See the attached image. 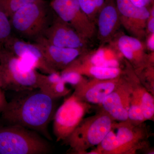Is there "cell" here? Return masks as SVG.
<instances>
[{
    "label": "cell",
    "instance_id": "obj_27",
    "mask_svg": "<svg viewBox=\"0 0 154 154\" xmlns=\"http://www.w3.org/2000/svg\"><path fill=\"white\" fill-rule=\"evenodd\" d=\"M147 49L151 52L154 51V33H149L146 44Z\"/></svg>",
    "mask_w": 154,
    "mask_h": 154
},
{
    "label": "cell",
    "instance_id": "obj_21",
    "mask_svg": "<svg viewBox=\"0 0 154 154\" xmlns=\"http://www.w3.org/2000/svg\"><path fill=\"white\" fill-rule=\"evenodd\" d=\"M128 120L136 125L142 124L146 121L142 110L140 100L133 88Z\"/></svg>",
    "mask_w": 154,
    "mask_h": 154
},
{
    "label": "cell",
    "instance_id": "obj_1",
    "mask_svg": "<svg viewBox=\"0 0 154 154\" xmlns=\"http://www.w3.org/2000/svg\"><path fill=\"white\" fill-rule=\"evenodd\" d=\"M16 93L1 113L2 119L9 125L34 131L51 140L48 125L56 111L55 99L38 89Z\"/></svg>",
    "mask_w": 154,
    "mask_h": 154
},
{
    "label": "cell",
    "instance_id": "obj_12",
    "mask_svg": "<svg viewBox=\"0 0 154 154\" xmlns=\"http://www.w3.org/2000/svg\"><path fill=\"white\" fill-rule=\"evenodd\" d=\"M42 37L50 44L58 47L89 50L90 40L82 37L56 14L52 23Z\"/></svg>",
    "mask_w": 154,
    "mask_h": 154
},
{
    "label": "cell",
    "instance_id": "obj_6",
    "mask_svg": "<svg viewBox=\"0 0 154 154\" xmlns=\"http://www.w3.org/2000/svg\"><path fill=\"white\" fill-rule=\"evenodd\" d=\"M114 122L102 108L95 115L83 119L66 140L77 153L85 154L87 150L101 143Z\"/></svg>",
    "mask_w": 154,
    "mask_h": 154
},
{
    "label": "cell",
    "instance_id": "obj_24",
    "mask_svg": "<svg viewBox=\"0 0 154 154\" xmlns=\"http://www.w3.org/2000/svg\"><path fill=\"white\" fill-rule=\"evenodd\" d=\"M60 74L62 79L66 84H70L74 87L85 79L82 75L73 71L63 69Z\"/></svg>",
    "mask_w": 154,
    "mask_h": 154
},
{
    "label": "cell",
    "instance_id": "obj_2",
    "mask_svg": "<svg viewBox=\"0 0 154 154\" xmlns=\"http://www.w3.org/2000/svg\"><path fill=\"white\" fill-rule=\"evenodd\" d=\"M55 15L47 0L29 3L16 11L9 19L12 33L25 41L34 42L43 37Z\"/></svg>",
    "mask_w": 154,
    "mask_h": 154
},
{
    "label": "cell",
    "instance_id": "obj_25",
    "mask_svg": "<svg viewBox=\"0 0 154 154\" xmlns=\"http://www.w3.org/2000/svg\"><path fill=\"white\" fill-rule=\"evenodd\" d=\"M80 8L92 22H96L98 12L93 0H78Z\"/></svg>",
    "mask_w": 154,
    "mask_h": 154
},
{
    "label": "cell",
    "instance_id": "obj_8",
    "mask_svg": "<svg viewBox=\"0 0 154 154\" xmlns=\"http://www.w3.org/2000/svg\"><path fill=\"white\" fill-rule=\"evenodd\" d=\"M57 16L73 28L83 38L91 40L96 35L95 23L82 11L78 0H49Z\"/></svg>",
    "mask_w": 154,
    "mask_h": 154
},
{
    "label": "cell",
    "instance_id": "obj_18",
    "mask_svg": "<svg viewBox=\"0 0 154 154\" xmlns=\"http://www.w3.org/2000/svg\"><path fill=\"white\" fill-rule=\"evenodd\" d=\"M64 69L77 72L83 76L100 80L111 79L124 74L120 67H107L96 66L83 63L76 59Z\"/></svg>",
    "mask_w": 154,
    "mask_h": 154
},
{
    "label": "cell",
    "instance_id": "obj_31",
    "mask_svg": "<svg viewBox=\"0 0 154 154\" xmlns=\"http://www.w3.org/2000/svg\"><path fill=\"white\" fill-rule=\"evenodd\" d=\"M151 1L152 4V2L154 3V0H151Z\"/></svg>",
    "mask_w": 154,
    "mask_h": 154
},
{
    "label": "cell",
    "instance_id": "obj_3",
    "mask_svg": "<svg viewBox=\"0 0 154 154\" xmlns=\"http://www.w3.org/2000/svg\"><path fill=\"white\" fill-rule=\"evenodd\" d=\"M143 123L136 125L127 120L115 122L94 154H132L146 145L147 132Z\"/></svg>",
    "mask_w": 154,
    "mask_h": 154
},
{
    "label": "cell",
    "instance_id": "obj_15",
    "mask_svg": "<svg viewBox=\"0 0 154 154\" xmlns=\"http://www.w3.org/2000/svg\"><path fill=\"white\" fill-rule=\"evenodd\" d=\"M33 42L41 50L48 64L56 72L63 70L80 56L90 51L54 46L42 37Z\"/></svg>",
    "mask_w": 154,
    "mask_h": 154
},
{
    "label": "cell",
    "instance_id": "obj_32",
    "mask_svg": "<svg viewBox=\"0 0 154 154\" xmlns=\"http://www.w3.org/2000/svg\"><path fill=\"white\" fill-rule=\"evenodd\" d=\"M47 1H49V0H47Z\"/></svg>",
    "mask_w": 154,
    "mask_h": 154
},
{
    "label": "cell",
    "instance_id": "obj_26",
    "mask_svg": "<svg viewBox=\"0 0 154 154\" xmlns=\"http://www.w3.org/2000/svg\"><path fill=\"white\" fill-rule=\"evenodd\" d=\"M150 16L148 19L146 25L147 34L154 33V4L149 9Z\"/></svg>",
    "mask_w": 154,
    "mask_h": 154
},
{
    "label": "cell",
    "instance_id": "obj_11",
    "mask_svg": "<svg viewBox=\"0 0 154 154\" xmlns=\"http://www.w3.org/2000/svg\"><path fill=\"white\" fill-rule=\"evenodd\" d=\"M130 71V68L127 66L125 72L128 77H124L121 83L104 99L100 105L115 121H125L128 119L133 91Z\"/></svg>",
    "mask_w": 154,
    "mask_h": 154
},
{
    "label": "cell",
    "instance_id": "obj_5",
    "mask_svg": "<svg viewBox=\"0 0 154 154\" xmlns=\"http://www.w3.org/2000/svg\"><path fill=\"white\" fill-rule=\"evenodd\" d=\"M52 148L38 133L16 125L0 127V154H47Z\"/></svg>",
    "mask_w": 154,
    "mask_h": 154
},
{
    "label": "cell",
    "instance_id": "obj_4",
    "mask_svg": "<svg viewBox=\"0 0 154 154\" xmlns=\"http://www.w3.org/2000/svg\"><path fill=\"white\" fill-rule=\"evenodd\" d=\"M41 73L9 50L0 48V76L3 91L17 93L38 89Z\"/></svg>",
    "mask_w": 154,
    "mask_h": 154
},
{
    "label": "cell",
    "instance_id": "obj_22",
    "mask_svg": "<svg viewBox=\"0 0 154 154\" xmlns=\"http://www.w3.org/2000/svg\"><path fill=\"white\" fill-rule=\"evenodd\" d=\"M36 1L38 0H0V10L10 19L19 9Z\"/></svg>",
    "mask_w": 154,
    "mask_h": 154
},
{
    "label": "cell",
    "instance_id": "obj_14",
    "mask_svg": "<svg viewBox=\"0 0 154 154\" xmlns=\"http://www.w3.org/2000/svg\"><path fill=\"white\" fill-rule=\"evenodd\" d=\"M124 74L111 79L84 80L75 87L73 94L82 101L91 105H101L104 99L122 82Z\"/></svg>",
    "mask_w": 154,
    "mask_h": 154
},
{
    "label": "cell",
    "instance_id": "obj_7",
    "mask_svg": "<svg viewBox=\"0 0 154 154\" xmlns=\"http://www.w3.org/2000/svg\"><path fill=\"white\" fill-rule=\"evenodd\" d=\"M91 108V104L73 94L66 99L54 116L53 129L57 140H66Z\"/></svg>",
    "mask_w": 154,
    "mask_h": 154
},
{
    "label": "cell",
    "instance_id": "obj_16",
    "mask_svg": "<svg viewBox=\"0 0 154 154\" xmlns=\"http://www.w3.org/2000/svg\"><path fill=\"white\" fill-rule=\"evenodd\" d=\"M97 36L101 45L109 43L121 26L115 0H106L96 18Z\"/></svg>",
    "mask_w": 154,
    "mask_h": 154
},
{
    "label": "cell",
    "instance_id": "obj_20",
    "mask_svg": "<svg viewBox=\"0 0 154 154\" xmlns=\"http://www.w3.org/2000/svg\"><path fill=\"white\" fill-rule=\"evenodd\" d=\"M133 88L136 92L140 100L142 110L146 121L152 120L154 116V99L153 96L143 87L140 81L134 71L130 73Z\"/></svg>",
    "mask_w": 154,
    "mask_h": 154
},
{
    "label": "cell",
    "instance_id": "obj_13",
    "mask_svg": "<svg viewBox=\"0 0 154 154\" xmlns=\"http://www.w3.org/2000/svg\"><path fill=\"white\" fill-rule=\"evenodd\" d=\"M3 47L42 73L49 74L56 72L48 64L41 50L34 42L25 41L12 34Z\"/></svg>",
    "mask_w": 154,
    "mask_h": 154
},
{
    "label": "cell",
    "instance_id": "obj_29",
    "mask_svg": "<svg viewBox=\"0 0 154 154\" xmlns=\"http://www.w3.org/2000/svg\"><path fill=\"white\" fill-rule=\"evenodd\" d=\"M130 1L135 5L139 7H147L151 3L152 4L151 0H130Z\"/></svg>",
    "mask_w": 154,
    "mask_h": 154
},
{
    "label": "cell",
    "instance_id": "obj_30",
    "mask_svg": "<svg viewBox=\"0 0 154 154\" xmlns=\"http://www.w3.org/2000/svg\"><path fill=\"white\" fill-rule=\"evenodd\" d=\"M106 0H93L97 12L99 13L105 5Z\"/></svg>",
    "mask_w": 154,
    "mask_h": 154
},
{
    "label": "cell",
    "instance_id": "obj_19",
    "mask_svg": "<svg viewBox=\"0 0 154 154\" xmlns=\"http://www.w3.org/2000/svg\"><path fill=\"white\" fill-rule=\"evenodd\" d=\"M38 89L54 99L66 96L70 92L62 79L59 72H54L49 74L41 73Z\"/></svg>",
    "mask_w": 154,
    "mask_h": 154
},
{
    "label": "cell",
    "instance_id": "obj_23",
    "mask_svg": "<svg viewBox=\"0 0 154 154\" xmlns=\"http://www.w3.org/2000/svg\"><path fill=\"white\" fill-rule=\"evenodd\" d=\"M12 34L10 19L0 10V48L3 47Z\"/></svg>",
    "mask_w": 154,
    "mask_h": 154
},
{
    "label": "cell",
    "instance_id": "obj_10",
    "mask_svg": "<svg viewBox=\"0 0 154 154\" xmlns=\"http://www.w3.org/2000/svg\"><path fill=\"white\" fill-rule=\"evenodd\" d=\"M121 26L131 36L143 40L147 35L146 25L150 16L147 7L135 5L130 0H115Z\"/></svg>",
    "mask_w": 154,
    "mask_h": 154
},
{
    "label": "cell",
    "instance_id": "obj_9",
    "mask_svg": "<svg viewBox=\"0 0 154 154\" xmlns=\"http://www.w3.org/2000/svg\"><path fill=\"white\" fill-rule=\"evenodd\" d=\"M109 43L117 48L136 75L149 65H153L154 52L147 53L146 45L138 38L117 33Z\"/></svg>",
    "mask_w": 154,
    "mask_h": 154
},
{
    "label": "cell",
    "instance_id": "obj_17",
    "mask_svg": "<svg viewBox=\"0 0 154 154\" xmlns=\"http://www.w3.org/2000/svg\"><path fill=\"white\" fill-rule=\"evenodd\" d=\"M124 58L120 52L110 43L101 45L94 51H89L81 55V62L96 66L107 67H120Z\"/></svg>",
    "mask_w": 154,
    "mask_h": 154
},
{
    "label": "cell",
    "instance_id": "obj_28",
    "mask_svg": "<svg viewBox=\"0 0 154 154\" xmlns=\"http://www.w3.org/2000/svg\"><path fill=\"white\" fill-rule=\"evenodd\" d=\"M8 102L6 100L5 93L1 87V76H0V113H2V111L5 107Z\"/></svg>",
    "mask_w": 154,
    "mask_h": 154
}]
</instances>
